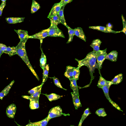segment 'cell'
I'll return each instance as SVG.
<instances>
[{
  "label": "cell",
  "mask_w": 126,
  "mask_h": 126,
  "mask_svg": "<svg viewBox=\"0 0 126 126\" xmlns=\"http://www.w3.org/2000/svg\"><path fill=\"white\" fill-rule=\"evenodd\" d=\"M49 120L47 117L43 120L34 122H29L27 126H46Z\"/></svg>",
  "instance_id": "cell-11"
},
{
  "label": "cell",
  "mask_w": 126,
  "mask_h": 126,
  "mask_svg": "<svg viewBox=\"0 0 126 126\" xmlns=\"http://www.w3.org/2000/svg\"><path fill=\"white\" fill-rule=\"evenodd\" d=\"M74 30L75 35L85 42H86V37L82 28L81 27H78L75 28Z\"/></svg>",
  "instance_id": "cell-12"
},
{
  "label": "cell",
  "mask_w": 126,
  "mask_h": 126,
  "mask_svg": "<svg viewBox=\"0 0 126 126\" xmlns=\"http://www.w3.org/2000/svg\"><path fill=\"white\" fill-rule=\"evenodd\" d=\"M123 74H120L116 76L111 80V82L112 84H118L122 81Z\"/></svg>",
  "instance_id": "cell-27"
},
{
  "label": "cell",
  "mask_w": 126,
  "mask_h": 126,
  "mask_svg": "<svg viewBox=\"0 0 126 126\" xmlns=\"http://www.w3.org/2000/svg\"><path fill=\"white\" fill-rule=\"evenodd\" d=\"M16 110V105L14 104H12L9 105L7 108L6 113L9 117L13 118L14 117Z\"/></svg>",
  "instance_id": "cell-9"
},
{
  "label": "cell",
  "mask_w": 126,
  "mask_h": 126,
  "mask_svg": "<svg viewBox=\"0 0 126 126\" xmlns=\"http://www.w3.org/2000/svg\"><path fill=\"white\" fill-rule=\"evenodd\" d=\"M51 24L56 26L61 23V21L59 14L56 15L49 18Z\"/></svg>",
  "instance_id": "cell-25"
},
{
  "label": "cell",
  "mask_w": 126,
  "mask_h": 126,
  "mask_svg": "<svg viewBox=\"0 0 126 126\" xmlns=\"http://www.w3.org/2000/svg\"><path fill=\"white\" fill-rule=\"evenodd\" d=\"M15 82L14 80L12 81L10 84L6 86L2 91L0 93V98L2 100L3 98L7 94L11 87Z\"/></svg>",
  "instance_id": "cell-17"
},
{
  "label": "cell",
  "mask_w": 126,
  "mask_h": 126,
  "mask_svg": "<svg viewBox=\"0 0 126 126\" xmlns=\"http://www.w3.org/2000/svg\"><path fill=\"white\" fill-rule=\"evenodd\" d=\"M61 7L60 2L55 4L52 6L47 18L49 19L56 15L59 14Z\"/></svg>",
  "instance_id": "cell-8"
},
{
  "label": "cell",
  "mask_w": 126,
  "mask_h": 126,
  "mask_svg": "<svg viewBox=\"0 0 126 126\" xmlns=\"http://www.w3.org/2000/svg\"></svg>",
  "instance_id": "cell-45"
},
{
  "label": "cell",
  "mask_w": 126,
  "mask_h": 126,
  "mask_svg": "<svg viewBox=\"0 0 126 126\" xmlns=\"http://www.w3.org/2000/svg\"><path fill=\"white\" fill-rule=\"evenodd\" d=\"M43 70L42 81L41 84L42 85L47 80L48 78L49 70V64H47L45 67L43 69Z\"/></svg>",
  "instance_id": "cell-23"
},
{
  "label": "cell",
  "mask_w": 126,
  "mask_h": 126,
  "mask_svg": "<svg viewBox=\"0 0 126 126\" xmlns=\"http://www.w3.org/2000/svg\"><path fill=\"white\" fill-rule=\"evenodd\" d=\"M3 53L7 54L10 56L17 54L16 47H7L5 50L3 52Z\"/></svg>",
  "instance_id": "cell-21"
},
{
  "label": "cell",
  "mask_w": 126,
  "mask_h": 126,
  "mask_svg": "<svg viewBox=\"0 0 126 126\" xmlns=\"http://www.w3.org/2000/svg\"><path fill=\"white\" fill-rule=\"evenodd\" d=\"M74 67L70 66H66L64 75L69 79H74L73 73Z\"/></svg>",
  "instance_id": "cell-19"
},
{
  "label": "cell",
  "mask_w": 126,
  "mask_h": 126,
  "mask_svg": "<svg viewBox=\"0 0 126 126\" xmlns=\"http://www.w3.org/2000/svg\"><path fill=\"white\" fill-rule=\"evenodd\" d=\"M25 17H8L5 19L9 24H15L21 23L24 21Z\"/></svg>",
  "instance_id": "cell-14"
},
{
  "label": "cell",
  "mask_w": 126,
  "mask_h": 126,
  "mask_svg": "<svg viewBox=\"0 0 126 126\" xmlns=\"http://www.w3.org/2000/svg\"><path fill=\"white\" fill-rule=\"evenodd\" d=\"M2 2H5L6 1V0H1Z\"/></svg>",
  "instance_id": "cell-44"
},
{
  "label": "cell",
  "mask_w": 126,
  "mask_h": 126,
  "mask_svg": "<svg viewBox=\"0 0 126 126\" xmlns=\"http://www.w3.org/2000/svg\"><path fill=\"white\" fill-rule=\"evenodd\" d=\"M52 78L53 79L54 84L57 86L65 90H67V89L64 88L62 87L58 78H56L55 76Z\"/></svg>",
  "instance_id": "cell-37"
},
{
  "label": "cell",
  "mask_w": 126,
  "mask_h": 126,
  "mask_svg": "<svg viewBox=\"0 0 126 126\" xmlns=\"http://www.w3.org/2000/svg\"><path fill=\"white\" fill-rule=\"evenodd\" d=\"M47 30L48 32V36L65 38L63 32L58 28L57 26L51 24L50 27L47 29Z\"/></svg>",
  "instance_id": "cell-4"
},
{
  "label": "cell",
  "mask_w": 126,
  "mask_h": 126,
  "mask_svg": "<svg viewBox=\"0 0 126 126\" xmlns=\"http://www.w3.org/2000/svg\"><path fill=\"white\" fill-rule=\"evenodd\" d=\"M40 8L39 4L35 0H33L31 7V13H33L37 11Z\"/></svg>",
  "instance_id": "cell-29"
},
{
  "label": "cell",
  "mask_w": 126,
  "mask_h": 126,
  "mask_svg": "<svg viewBox=\"0 0 126 126\" xmlns=\"http://www.w3.org/2000/svg\"><path fill=\"white\" fill-rule=\"evenodd\" d=\"M65 5L62 6L59 11V15L61 21V23L63 24L67 28L69 27L67 24L64 19L63 15V10Z\"/></svg>",
  "instance_id": "cell-24"
},
{
  "label": "cell",
  "mask_w": 126,
  "mask_h": 126,
  "mask_svg": "<svg viewBox=\"0 0 126 126\" xmlns=\"http://www.w3.org/2000/svg\"><path fill=\"white\" fill-rule=\"evenodd\" d=\"M106 80L102 77H100L99 79L97 84V87L102 88L105 84Z\"/></svg>",
  "instance_id": "cell-33"
},
{
  "label": "cell",
  "mask_w": 126,
  "mask_h": 126,
  "mask_svg": "<svg viewBox=\"0 0 126 126\" xmlns=\"http://www.w3.org/2000/svg\"><path fill=\"white\" fill-rule=\"evenodd\" d=\"M42 85L41 84L36 87L28 91L29 94L31 95H32L37 92L42 87Z\"/></svg>",
  "instance_id": "cell-36"
},
{
  "label": "cell",
  "mask_w": 126,
  "mask_h": 126,
  "mask_svg": "<svg viewBox=\"0 0 126 126\" xmlns=\"http://www.w3.org/2000/svg\"><path fill=\"white\" fill-rule=\"evenodd\" d=\"M29 35L23 40L20 41L17 46L16 49L17 54L19 56L25 63L33 74L38 80L39 79L29 61L25 48V44L27 40L29 38Z\"/></svg>",
  "instance_id": "cell-2"
},
{
  "label": "cell",
  "mask_w": 126,
  "mask_h": 126,
  "mask_svg": "<svg viewBox=\"0 0 126 126\" xmlns=\"http://www.w3.org/2000/svg\"><path fill=\"white\" fill-rule=\"evenodd\" d=\"M91 114V113L90 111L89 108H88L84 111L79 122L78 126H81L83 121L87 116Z\"/></svg>",
  "instance_id": "cell-28"
},
{
  "label": "cell",
  "mask_w": 126,
  "mask_h": 126,
  "mask_svg": "<svg viewBox=\"0 0 126 126\" xmlns=\"http://www.w3.org/2000/svg\"><path fill=\"white\" fill-rule=\"evenodd\" d=\"M42 53L40 59V65L42 69H43L46 65L47 59L46 56L41 50Z\"/></svg>",
  "instance_id": "cell-26"
},
{
  "label": "cell",
  "mask_w": 126,
  "mask_h": 126,
  "mask_svg": "<svg viewBox=\"0 0 126 126\" xmlns=\"http://www.w3.org/2000/svg\"><path fill=\"white\" fill-rule=\"evenodd\" d=\"M95 113L99 116L104 117L107 115L103 108H101L97 110L95 112Z\"/></svg>",
  "instance_id": "cell-34"
},
{
  "label": "cell",
  "mask_w": 126,
  "mask_h": 126,
  "mask_svg": "<svg viewBox=\"0 0 126 126\" xmlns=\"http://www.w3.org/2000/svg\"><path fill=\"white\" fill-rule=\"evenodd\" d=\"M102 43L101 41L97 39L93 40L90 46L93 49V51L95 52L99 50V47Z\"/></svg>",
  "instance_id": "cell-16"
},
{
  "label": "cell",
  "mask_w": 126,
  "mask_h": 126,
  "mask_svg": "<svg viewBox=\"0 0 126 126\" xmlns=\"http://www.w3.org/2000/svg\"><path fill=\"white\" fill-rule=\"evenodd\" d=\"M107 48H106L103 50H99L95 52L97 63L100 74V70L102 68L103 62L106 59V57L107 54Z\"/></svg>",
  "instance_id": "cell-5"
},
{
  "label": "cell",
  "mask_w": 126,
  "mask_h": 126,
  "mask_svg": "<svg viewBox=\"0 0 126 126\" xmlns=\"http://www.w3.org/2000/svg\"><path fill=\"white\" fill-rule=\"evenodd\" d=\"M3 53V51L0 49V58L1 55Z\"/></svg>",
  "instance_id": "cell-43"
},
{
  "label": "cell",
  "mask_w": 126,
  "mask_h": 126,
  "mask_svg": "<svg viewBox=\"0 0 126 126\" xmlns=\"http://www.w3.org/2000/svg\"><path fill=\"white\" fill-rule=\"evenodd\" d=\"M7 47L6 46L2 44H0V49L3 52L4 51Z\"/></svg>",
  "instance_id": "cell-41"
},
{
  "label": "cell",
  "mask_w": 126,
  "mask_h": 126,
  "mask_svg": "<svg viewBox=\"0 0 126 126\" xmlns=\"http://www.w3.org/2000/svg\"><path fill=\"white\" fill-rule=\"evenodd\" d=\"M106 27L109 29H111L112 28V25L110 23H109L107 24L106 25Z\"/></svg>",
  "instance_id": "cell-42"
},
{
  "label": "cell",
  "mask_w": 126,
  "mask_h": 126,
  "mask_svg": "<svg viewBox=\"0 0 126 126\" xmlns=\"http://www.w3.org/2000/svg\"><path fill=\"white\" fill-rule=\"evenodd\" d=\"M69 34V39L67 43L68 44L73 40V36L75 35V30L71 28L70 27L67 28Z\"/></svg>",
  "instance_id": "cell-30"
},
{
  "label": "cell",
  "mask_w": 126,
  "mask_h": 126,
  "mask_svg": "<svg viewBox=\"0 0 126 126\" xmlns=\"http://www.w3.org/2000/svg\"><path fill=\"white\" fill-rule=\"evenodd\" d=\"M112 84L111 81L106 80L105 85L102 89L103 91L105 96L107 99L112 106L118 110L123 111L119 106L115 102L113 101L109 97V89L110 87Z\"/></svg>",
  "instance_id": "cell-3"
},
{
  "label": "cell",
  "mask_w": 126,
  "mask_h": 126,
  "mask_svg": "<svg viewBox=\"0 0 126 126\" xmlns=\"http://www.w3.org/2000/svg\"><path fill=\"white\" fill-rule=\"evenodd\" d=\"M45 95L47 96L50 101L57 100L60 98L61 97V96L54 93H52L49 95L46 94Z\"/></svg>",
  "instance_id": "cell-31"
},
{
  "label": "cell",
  "mask_w": 126,
  "mask_h": 126,
  "mask_svg": "<svg viewBox=\"0 0 126 126\" xmlns=\"http://www.w3.org/2000/svg\"><path fill=\"white\" fill-rule=\"evenodd\" d=\"M89 28L90 29L96 30L105 33H116L120 32V31H115L111 29H109L106 27L101 26H90L89 27Z\"/></svg>",
  "instance_id": "cell-10"
},
{
  "label": "cell",
  "mask_w": 126,
  "mask_h": 126,
  "mask_svg": "<svg viewBox=\"0 0 126 126\" xmlns=\"http://www.w3.org/2000/svg\"><path fill=\"white\" fill-rule=\"evenodd\" d=\"M72 1V0H61L60 3L62 6L64 5L65 6L67 4L71 2Z\"/></svg>",
  "instance_id": "cell-40"
},
{
  "label": "cell",
  "mask_w": 126,
  "mask_h": 126,
  "mask_svg": "<svg viewBox=\"0 0 126 126\" xmlns=\"http://www.w3.org/2000/svg\"><path fill=\"white\" fill-rule=\"evenodd\" d=\"M80 71L79 69L74 67L73 71V76L74 79L77 80L78 79Z\"/></svg>",
  "instance_id": "cell-35"
},
{
  "label": "cell",
  "mask_w": 126,
  "mask_h": 126,
  "mask_svg": "<svg viewBox=\"0 0 126 126\" xmlns=\"http://www.w3.org/2000/svg\"><path fill=\"white\" fill-rule=\"evenodd\" d=\"M6 5V2H2L0 5V16L2 15L3 9Z\"/></svg>",
  "instance_id": "cell-39"
},
{
  "label": "cell",
  "mask_w": 126,
  "mask_h": 126,
  "mask_svg": "<svg viewBox=\"0 0 126 126\" xmlns=\"http://www.w3.org/2000/svg\"><path fill=\"white\" fill-rule=\"evenodd\" d=\"M42 87L37 92L31 95V96L22 95V96L24 98L29 99L30 100L38 101L39 95L41 93Z\"/></svg>",
  "instance_id": "cell-15"
},
{
  "label": "cell",
  "mask_w": 126,
  "mask_h": 126,
  "mask_svg": "<svg viewBox=\"0 0 126 126\" xmlns=\"http://www.w3.org/2000/svg\"><path fill=\"white\" fill-rule=\"evenodd\" d=\"M63 114L62 109L58 106L52 108L50 110L47 117L50 120L51 119L61 116Z\"/></svg>",
  "instance_id": "cell-6"
},
{
  "label": "cell",
  "mask_w": 126,
  "mask_h": 126,
  "mask_svg": "<svg viewBox=\"0 0 126 126\" xmlns=\"http://www.w3.org/2000/svg\"><path fill=\"white\" fill-rule=\"evenodd\" d=\"M71 94L74 107L76 109H78L80 107L82 106L79 98V97L73 92L71 93Z\"/></svg>",
  "instance_id": "cell-13"
},
{
  "label": "cell",
  "mask_w": 126,
  "mask_h": 126,
  "mask_svg": "<svg viewBox=\"0 0 126 126\" xmlns=\"http://www.w3.org/2000/svg\"><path fill=\"white\" fill-rule=\"evenodd\" d=\"M118 52L116 50H113L108 54L106 57V59L112 62H116L117 60Z\"/></svg>",
  "instance_id": "cell-18"
},
{
  "label": "cell",
  "mask_w": 126,
  "mask_h": 126,
  "mask_svg": "<svg viewBox=\"0 0 126 126\" xmlns=\"http://www.w3.org/2000/svg\"><path fill=\"white\" fill-rule=\"evenodd\" d=\"M122 19L123 21V30L120 31V32H122L124 33L126 35V22L125 20V19L123 15L122 16Z\"/></svg>",
  "instance_id": "cell-38"
},
{
  "label": "cell",
  "mask_w": 126,
  "mask_h": 126,
  "mask_svg": "<svg viewBox=\"0 0 126 126\" xmlns=\"http://www.w3.org/2000/svg\"><path fill=\"white\" fill-rule=\"evenodd\" d=\"M14 30L18 34L20 41L24 40L28 35V32L27 31L21 30Z\"/></svg>",
  "instance_id": "cell-22"
},
{
  "label": "cell",
  "mask_w": 126,
  "mask_h": 126,
  "mask_svg": "<svg viewBox=\"0 0 126 126\" xmlns=\"http://www.w3.org/2000/svg\"><path fill=\"white\" fill-rule=\"evenodd\" d=\"M78 63L77 68H79L82 66L85 65L88 68L91 77V81L89 84L92 82L94 77L93 76V73L96 68L98 67L97 64L95 52L93 51L89 53L87 55L86 57L84 59L79 60L75 59Z\"/></svg>",
  "instance_id": "cell-1"
},
{
  "label": "cell",
  "mask_w": 126,
  "mask_h": 126,
  "mask_svg": "<svg viewBox=\"0 0 126 126\" xmlns=\"http://www.w3.org/2000/svg\"><path fill=\"white\" fill-rule=\"evenodd\" d=\"M48 36V32L47 29L42 30L41 31L31 36H29V38H35L39 39L41 43L42 42L43 39Z\"/></svg>",
  "instance_id": "cell-7"
},
{
  "label": "cell",
  "mask_w": 126,
  "mask_h": 126,
  "mask_svg": "<svg viewBox=\"0 0 126 126\" xmlns=\"http://www.w3.org/2000/svg\"><path fill=\"white\" fill-rule=\"evenodd\" d=\"M29 107L30 109L32 110L38 108L39 107L38 101L30 100Z\"/></svg>",
  "instance_id": "cell-32"
},
{
  "label": "cell",
  "mask_w": 126,
  "mask_h": 126,
  "mask_svg": "<svg viewBox=\"0 0 126 126\" xmlns=\"http://www.w3.org/2000/svg\"><path fill=\"white\" fill-rule=\"evenodd\" d=\"M70 86L73 91V93L79 97L78 86L76 83V80L74 79H70Z\"/></svg>",
  "instance_id": "cell-20"
}]
</instances>
